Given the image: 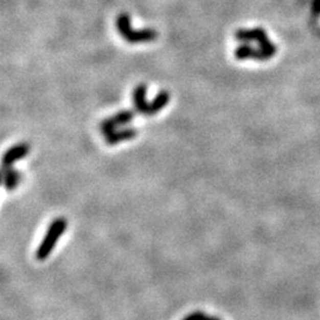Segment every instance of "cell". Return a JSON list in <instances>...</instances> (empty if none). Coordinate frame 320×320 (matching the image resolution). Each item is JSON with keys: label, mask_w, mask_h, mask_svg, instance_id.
I'll use <instances>...</instances> for the list:
<instances>
[{"label": "cell", "mask_w": 320, "mask_h": 320, "mask_svg": "<svg viewBox=\"0 0 320 320\" xmlns=\"http://www.w3.org/2000/svg\"><path fill=\"white\" fill-rule=\"evenodd\" d=\"M117 29L120 36L129 44L150 43L157 39L158 32L154 29H134L131 25V17L128 13H121L117 18Z\"/></svg>", "instance_id": "cell-1"}, {"label": "cell", "mask_w": 320, "mask_h": 320, "mask_svg": "<svg viewBox=\"0 0 320 320\" xmlns=\"http://www.w3.org/2000/svg\"><path fill=\"white\" fill-rule=\"evenodd\" d=\"M66 228H68V221L64 217H57L50 223V225L48 226L45 235H44L42 242H40V244L36 250L37 260L44 261V260L49 258L54 250L55 245L57 244L61 236L65 233Z\"/></svg>", "instance_id": "cell-2"}, {"label": "cell", "mask_w": 320, "mask_h": 320, "mask_svg": "<svg viewBox=\"0 0 320 320\" xmlns=\"http://www.w3.org/2000/svg\"><path fill=\"white\" fill-rule=\"evenodd\" d=\"M235 38L240 42H252V40H256L259 43L260 49H261L267 58H269L271 55L274 54V45L271 44L267 38L266 32L262 29H240L235 32Z\"/></svg>", "instance_id": "cell-3"}, {"label": "cell", "mask_w": 320, "mask_h": 320, "mask_svg": "<svg viewBox=\"0 0 320 320\" xmlns=\"http://www.w3.org/2000/svg\"><path fill=\"white\" fill-rule=\"evenodd\" d=\"M135 113H136L135 110L133 111L129 109H125L118 111L117 114L111 115V117L102 120L101 124H100V131H101L102 135L105 136L107 134L117 131L119 127H121V126L128 125L129 122H132L134 120Z\"/></svg>", "instance_id": "cell-4"}, {"label": "cell", "mask_w": 320, "mask_h": 320, "mask_svg": "<svg viewBox=\"0 0 320 320\" xmlns=\"http://www.w3.org/2000/svg\"><path fill=\"white\" fill-rule=\"evenodd\" d=\"M30 145L28 143H19L13 145L12 147H10L5 153L3 155V165L4 166H13V164L18 162V160L23 159L29 154Z\"/></svg>", "instance_id": "cell-5"}, {"label": "cell", "mask_w": 320, "mask_h": 320, "mask_svg": "<svg viewBox=\"0 0 320 320\" xmlns=\"http://www.w3.org/2000/svg\"><path fill=\"white\" fill-rule=\"evenodd\" d=\"M146 94H147V85L145 83L138 84L136 87L134 88L133 94H132L133 96L132 100L134 103V110H135L138 114L147 115L150 102L147 101Z\"/></svg>", "instance_id": "cell-6"}, {"label": "cell", "mask_w": 320, "mask_h": 320, "mask_svg": "<svg viewBox=\"0 0 320 320\" xmlns=\"http://www.w3.org/2000/svg\"><path fill=\"white\" fill-rule=\"evenodd\" d=\"M21 180V173L13 166H4L2 169V181L6 190L12 191L19 185Z\"/></svg>", "instance_id": "cell-7"}, {"label": "cell", "mask_w": 320, "mask_h": 320, "mask_svg": "<svg viewBox=\"0 0 320 320\" xmlns=\"http://www.w3.org/2000/svg\"><path fill=\"white\" fill-rule=\"evenodd\" d=\"M138 135V129L135 128H124V129H117V131L111 132L105 135L106 143L109 146H115V145L122 143V141H128L134 139Z\"/></svg>", "instance_id": "cell-8"}, {"label": "cell", "mask_w": 320, "mask_h": 320, "mask_svg": "<svg viewBox=\"0 0 320 320\" xmlns=\"http://www.w3.org/2000/svg\"><path fill=\"white\" fill-rule=\"evenodd\" d=\"M170 93L167 90H162L159 92L155 98L150 102V106H148V111L147 115L148 117H153V115L158 114L160 110H163L164 108L167 106V103L170 102Z\"/></svg>", "instance_id": "cell-9"}, {"label": "cell", "mask_w": 320, "mask_h": 320, "mask_svg": "<svg viewBox=\"0 0 320 320\" xmlns=\"http://www.w3.org/2000/svg\"><path fill=\"white\" fill-rule=\"evenodd\" d=\"M256 53H258V49L253 48L249 44H241L240 47H237L235 51H234V55L237 59L240 61H243V59L247 58H255L256 57Z\"/></svg>", "instance_id": "cell-10"}, {"label": "cell", "mask_w": 320, "mask_h": 320, "mask_svg": "<svg viewBox=\"0 0 320 320\" xmlns=\"http://www.w3.org/2000/svg\"><path fill=\"white\" fill-rule=\"evenodd\" d=\"M183 320H221L216 317H213V315H208L204 313V312H193V313L188 314Z\"/></svg>", "instance_id": "cell-11"}, {"label": "cell", "mask_w": 320, "mask_h": 320, "mask_svg": "<svg viewBox=\"0 0 320 320\" xmlns=\"http://www.w3.org/2000/svg\"><path fill=\"white\" fill-rule=\"evenodd\" d=\"M313 11L315 13H320V0H313Z\"/></svg>", "instance_id": "cell-12"}]
</instances>
